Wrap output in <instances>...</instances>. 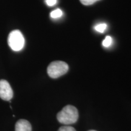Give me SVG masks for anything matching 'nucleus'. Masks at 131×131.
I'll list each match as a JSON object with an SVG mask.
<instances>
[{
  "label": "nucleus",
  "instance_id": "6",
  "mask_svg": "<svg viewBox=\"0 0 131 131\" xmlns=\"http://www.w3.org/2000/svg\"><path fill=\"white\" fill-rule=\"evenodd\" d=\"M50 15L52 18H60L62 15H63V12H62V10L60 9H57L52 11V12L50 13Z\"/></svg>",
  "mask_w": 131,
  "mask_h": 131
},
{
  "label": "nucleus",
  "instance_id": "12",
  "mask_svg": "<svg viewBox=\"0 0 131 131\" xmlns=\"http://www.w3.org/2000/svg\"><path fill=\"white\" fill-rule=\"evenodd\" d=\"M89 131H96V130H90Z\"/></svg>",
  "mask_w": 131,
  "mask_h": 131
},
{
  "label": "nucleus",
  "instance_id": "10",
  "mask_svg": "<svg viewBox=\"0 0 131 131\" xmlns=\"http://www.w3.org/2000/svg\"><path fill=\"white\" fill-rule=\"evenodd\" d=\"M58 131H76V130L72 126H62L60 127Z\"/></svg>",
  "mask_w": 131,
  "mask_h": 131
},
{
  "label": "nucleus",
  "instance_id": "3",
  "mask_svg": "<svg viewBox=\"0 0 131 131\" xmlns=\"http://www.w3.org/2000/svg\"><path fill=\"white\" fill-rule=\"evenodd\" d=\"M68 64L62 61L52 62L47 68V73L52 78H57L68 72Z\"/></svg>",
  "mask_w": 131,
  "mask_h": 131
},
{
  "label": "nucleus",
  "instance_id": "5",
  "mask_svg": "<svg viewBox=\"0 0 131 131\" xmlns=\"http://www.w3.org/2000/svg\"><path fill=\"white\" fill-rule=\"evenodd\" d=\"M15 131H32V126L27 120L19 119L15 124Z\"/></svg>",
  "mask_w": 131,
  "mask_h": 131
},
{
  "label": "nucleus",
  "instance_id": "2",
  "mask_svg": "<svg viewBox=\"0 0 131 131\" xmlns=\"http://www.w3.org/2000/svg\"><path fill=\"white\" fill-rule=\"evenodd\" d=\"M7 41L9 47L15 52L22 50L25 44V40L23 35L18 30H14L10 32Z\"/></svg>",
  "mask_w": 131,
  "mask_h": 131
},
{
  "label": "nucleus",
  "instance_id": "11",
  "mask_svg": "<svg viewBox=\"0 0 131 131\" xmlns=\"http://www.w3.org/2000/svg\"><path fill=\"white\" fill-rule=\"evenodd\" d=\"M45 2L47 6L52 7L57 4V0H45Z\"/></svg>",
  "mask_w": 131,
  "mask_h": 131
},
{
  "label": "nucleus",
  "instance_id": "7",
  "mask_svg": "<svg viewBox=\"0 0 131 131\" xmlns=\"http://www.w3.org/2000/svg\"><path fill=\"white\" fill-rule=\"evenodd\" d=\"M107 26L106 23H100V24H98L94 27L95 30L96 31H97L98 32L100 33H103L105 31V30L107 28Z\"/></svg>",
  "mask_w": 131,
  "mask_h": 131
},
{
  "label": "nucleus",
  "instance_id": "1",
  "mask_svg": "<svg viewBox=\"0 0 131 131\" xmlns=\"http://www.w3.org/2000/svg\"><path fill=\"white\" fill-rule=\"evenodd\" d=\"M78 118L77 109L72 105L66 106L57 114V119L61 124L69 125L77 122Z\"/></svg>",
  "mask_w": 131,
  "mask_h": 131
},
{
  "label": "nucleus",
  "instance_id": "8",
  "mask_svg": "<svg viewBox=\"0 0 131 131\" xmlns=\"http://www.w3.org/2000/svg\"><path fill=\"white\" fill-rule=\"evenodd\" d=\"M112 38H111L110 36H107V37H106L105 39L103 41L102 45L104 47H108L112 45Z\"/></svg>",
  "mask_w": 131,
  "mask_h": 131
},
{
  "label": "nucleus",
  "instance_id": "9",
  "mask_svg": "<svg viewBox=\"0 0 131 131\" xmlns=\"http://www.w3.org/2000/svg\"><path fill=\"white\" fill-rule=\"evenodd\" d=\"M80 1L83 5L90 6V5L94 4L95 3H96L98 1H100V0H80Z\"/></svg>",
  "mask_w": 131,
  "mask_h": 131
},
{
  "label": "nucleus",
  "instance_id": "4",
  "mask_svg": "<svg viewBox=\"0 0 131 131\" xmlns=\"http://www.w3.org/2000/svg\"><path fill=\"white\" fill-rule=\"evenodd\" d=\"M14 95L13 90L7 81L0 80V98L3 100L10 101Z\"/></svg>",
  "mask_w": 131,
  "mask_h": 131
}]
</instances>
